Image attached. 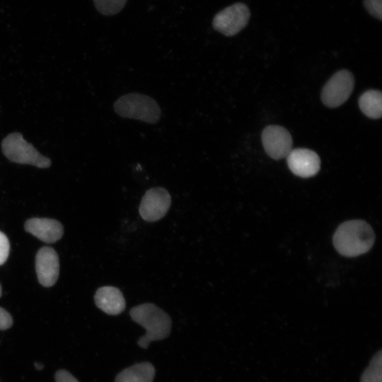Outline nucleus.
<instances>
[{"label":"nucleus","instance_id":"4468645a","mask_svg":"<svg viewBox=\"0 0 382 382\" xmlns=\"http://www.w3.org/2000/svg\"><path fill=\"white\" fill-rule=\"evenodd\" d=\"M362 112L371 119H378L382 114V94L380 91L369 90L359 98Z\"/></svg>","mask_w":382,"mask_h":382},{"label":"nucleus","instance_id":"6e6552de","mask_svg":"<svg viewBox=\"0 0 382 382\" xmlns=\"http://www.w3.org/2000/svg\"><path fill=\"white\" fill-rule=\"evenodd\" d=\"M262 142L267 155L273 159H281L292 150V138L289 131L279 125H269L262 133Z\"/></svg>","mask_w":382,"mask_h":382},{"label":"nucleus","instance_id":"7ed1b4c3","mask_svg":"<svg viewBox=\"0 0 382 382\" xmlns=\"http://www.w3.org/2000/svg\"><path fill=\"white\" fill-rule=\"evenodd\" d=\"M115 112L125 118L139 120L150 124L156 123L161 117V109L151 98L137 93L124 95L114 103Z\"/></svg>","mask_w":382,"mask_h":382},{"label":"nucleus","instance_id":"20e7f679","mask_svg":"<svg viewBox=\"0 0 382 382\" xmlns=\"http://www.w3.org/2000/svg\"><path fill=\"white\" fill-rule=\"evenodd\" d=\"M1 148L4 156L12 162L40 168H49L51 165V160L40 154L21 133L13 132L6 136L2 141Z\"/></svg>","mask_w":382,"mask_h":382},{"label":"nucleus","instance_id":"2eb2a0df","mask_svg":"<svg viewBox=\"0 0 382 382\" xmlns=\"http://www.w3.org/2000/svg\"><path fill=\"white\" fill-rule=\"evenodd\" d=\"M381 350L376 353L364 371L360 382H381Z\"/></svg>","mask_w":382,"mask_h":382},{"label":"nucleus","instance_id":"6ab92c4d","mask_svg":"<svg viewBox=\"0 0 382 382\" xmlns=\"http://www.w3.org/2000/svg\"><path fill=\"white\" fill-rule=\"evenodd\" d=\"M13 325V319L9 313L0 307V330L8 329Z\"/></svg>","mask_w":382,"mask_h":382},{"label":"nucleus","instance_id":"9b49d317","mask_svg":"<svg viewBox=\"0 0 382 382\" xmlns=\"http://www.w3.org/2000/svg\"><path fill=\"white\" fill-rule=\"evenodd\" d=\"M24 227L27 232L47 243H55L64 233L62 224L52 219L31 218L25 221Z\"/></svg>","mask_w":382,"mask_h":382},{"label":"nucleus","instance_id":"aec40b11","mask_svg":"<svg viewBox=\"0 0 382 382\" xmlns=\"http://www.w3.org/2000/svg\"><path fill=\"white\" fill-rule=\"evenodd\" d=\"M55 382H79L78 380L66 370H58L54 375Z\"/></svg>","mask_w":382,"mask_h":382},{"label":"nucleus","instance_id":"39448f33","mask_svg":"<svg viewBox=\"0 0 382 382\" xmlns=\"http://www.w3.org/2000/svg\"><path fill=\"white\" fill-rule=\"evenodd\" d=\"M354 77L347 70L335 73L324 86L321 100L328 108H336L342 105L350 96L354 88Z\"/></svg>","mask_w":382,"mask_h":382},{"label":"nucleus","instance_id":"4be33fe9","mask_svg":"<svg viewBox=\"0 0 382 382\" xmlns=\"http://www.w3.org/2000/svg\"><path fill=\"white\" fill-rule=\"evenodd\" d=\"M1 296V284H0V297Z\"/></svg>","mask_w":382,"mask_h":382},{"label":"nucleus","instance_id":"f257e3e1","mask_svg":"<svg viewBox=\"0 0 382 382\" xmlns=\"http://www.w3.org/2000/svg\"><path fill=\"white\" fill-rule=\"evenodd\" d=\"M375 234L371 226L363 220L344 222L333 236L337 252L346 257H355L368 252L374 245Z\"/></svg>","mask_w":382,"mask_h":382},{"label":"nucleus","instance_id":"f03ea898","mask_svg":"<svg viewBox=\"0 0 382 382\" xmlns=\"http://www.w3.org/2000/svg\"><path fill=\"white\" fill-rule=\"evenodd\" d=\"M129 315L146 331L137 342L142 348H147L151 341L165 339L170 335L172 325L170 316L154 303H146L134 306L129 311Z\"/></svg>","mask_w":382,"mask_h":382},{"label":"nucleus","instance_id":"0eeeda50","mask_svg":"<svg viewBox=\"0 0 382 382\" xmlns=\"http://www.w3.org/2000/svg\"><path fill=\"white\" fill-rule=\"evenodd\" d=\"M170 203V195L165 188L153 187L148 190L144 195L139 212L143 219L154 222L166 215Z\"/></svg>","mask_w":382,"mask_h":382},{"label":"nucleus","instance_id":"ddd939ff","mask_svg":"<svg viewBox=\"0 0 382 382\" xmlns=\"http://www.w3.org/2000/svg\"><path fill=\"white\" fill-rule=\"evenodd\" d=\"M154 376V366L149 362H141L120 372L115 382H153Z\"/></svg>","mask_w":382,"mask_h":382},{"label":"nucleus","instance_id":"f8f14e48","mask_svg":"<svg viewBox=\"0 0 382 382\" xmlns=\"http://www.w3.org/2000/svg\"><path fill=\"white\" fill-rule=\"evenodd\" d=\"M94 301L96 306L108 315H118L126 306L121 291L111 286L100 287L95 294Z\"/></svg>","mask_w":382,"mask_h":382},{"label":"nucleus","instance_id":"412c9836","mask_svg":"<svg viewBox=\"0 0 382 382\" xmlns=\"http://www.w3.org/2000/svg\"><path fill=\"white\" fill-rule=\"evenodd\" d=\"M35 368L37 369H39V370H40V369H42L43 368V365L42 364L38 363V362L35 363Z\"/></svg>","mask_w":382,"mask_h":382},{"label":"nucleus","instance_id":"423d86ee","mask_svg":"<svg viewBox=\"0 0 382 382\" xmlns=\"http://www.w3.org/2000/svg\"><path fill=\"white\" fill-rule=\"evenodd\" d=\"M250 16L248 6L243 3H236L228 6L214 16V28L226 36H233L248 24Z\"/></svg>","mask_w":382,"mask_h":382},{"label":"nucleus","instance_id":"a211bd4d","mask_svg":"<svg viewBox=\"0 0 382 382\" xmlns=\"http://www.w3.org/2000/svg\"><path fill=\"white\" fill-rule=\"evenodd\" d=\"M10 244L6 236L0 231V265H3L9 255Z\"/></svg>","mask_w":382,"mask_h":382},{"label":"nucleus","instance_id":"dca6fc26","mask_svg":"<svg viewBox=\"0 0 382 382\" xmlns=\"http://www.w3.org/2000/svg\"><path fill=\"white\" fill-rule=\"evenodd\" d=\"M127 0H93L97 10L103 15H114L125 6Z\"/></svg>","mask_w":382,"mask_h":382},{"label":"nucleus","instance_id":"f3484780","mask_svg":"<svg viewBox=\"0 0 382 382\" xmlns=\"http://www.w3.org/2000/svg\"><path fill=\"white\" fill-rule=\"evenodd\" d=\"M364 5L372 16L382 19V0H364Z\"/></svg>","mask_w":382,"mask_h":382},{"label":"nucleus","instance_id":"1a4fd4ad","mask_svg":"<svg viewBox=\"0 0 382 382\" xmlns=\"http://www.w3.org/2000/svg\"><path fill=\"white\" fill-rule=\"evenodd\" d=\"M35 270L38 282L45 287L53 286L59 273V262L57 252L51 247L40 248L35 257Z\"/></svg>","mask_w":382,"mask_h":382},{"label":"nucleus","instance_id":"9d476101","mask_svg":"<svg viewBox=\"0 0 382 382\" xmlns=\"http://www.w3.org/2000/svg\"><path fill=\"white\" fill-rule=\"evenodd\" d=\"M290 170L301 178H310L320 170V160L318 154L308 149H295L286 156Z\"/></svg>","mask_w":382,"mask_h":382}]
</instances>
